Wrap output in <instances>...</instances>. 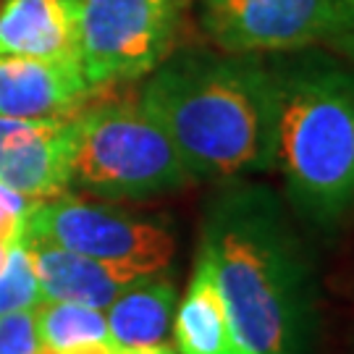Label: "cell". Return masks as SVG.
<instances>
[{"mask_svg": "<svg viewBox=\"0 0 354 354\" xmlns=\"http://www.w3.org/2000/svg\"><path fill=\"white\" fill-rule=\"evenodd\" d=\"M207 254L231 328L250 354H310L315 289L302 244L266 187H228L203 221Z\"/></svg>", "mask_w": 354, "mask_h": 354, "instance_id": "obj_1", "label": "cell"}, {"mask_svg": "<svg viewBox=\"0 0 354 354\" xmlns=\"http://www.w3.org/2000/svg\"><path fill=\"white\" fill-rule=\"evenodd\" d=\"M8 252H11V244L6 239H0V270L6 268V260H8Z\"/></svg>", "mask_w": 354, "mask_h": 354, "instance_id": "obj_21", "label": "cell"}, {"mask_svg": "<svg viewBox=\"0 0 354 354\" xmlns=\"http://www.w3.org/2000/svg\"><path fill=\"white\" fill-rule=\"evenodd\" d=\"M192 0H79L82 71L92 89L137 82L176 50Z\"/></svg>", "mask_w": 354, "mask_h": 354, "instance_id": "obj_5", "label": "cell"}, {"mask_svg": "<svg viewBox=\"0 0 354 354\" xmlns=\"http://www.w3.org/2000/svg\"><path fill=\"white\" fill-rule=\"evenodd\" d=\"M121 354H178L171 344H152V346H140V349H124Z\"/></svg>", "mask_w": 354, "mask_h": 354, "instance_id": "obj_19", "label": "cell"}, {"mask_svg": "<svg viewBox=\"0 0 354 354\" xmlns=\"http://www.w3.org/2000/svg\"><path fill=\"white\" fill-rule=\"evenodd\" d=\"M0 203L3 205H11V207H19V210H32L37 203H32V200H26V197H21V194H16V192H11L8 187H3L0 184Z\"/></svg>", "mask_w": 354, "mask_h": 354, "instance_id": "obj_18", "label": "cell"}, {"mask_svg": "<svg viewBox=\"0 0 354 354\" xmlns=\"http://www.w3.org/2000/svg\"><path fill=\"white\" fill-rule=\"evenodd\" d=\"M270 66L276 82V145L286 197L317 226L354 205V68L315 48Z\"/></svg>", "mask_w": 354, "mask_h": 354, "instance_id": "obj_3", "label": "cell"}, {"mask_svg": "<svg viewBox=\"0 0 354 354\" xmlns=\"http://www.w3.org/2000/svg\"><path fill=\"white\" fill-rule=\"evenodd\" d=\"M39 354H121V349L108 339V342L82 344V346H71V349H45V346H39Z\"/></svg>", "mask_w": 354, "mask_h": 354, "instance_id": "obj_17", "label": "cell"}, {"mask_svg": "<svg viewBox=\"0 0 354 354\" xmlns=\"http://www.w3.org/2000/svg\"><path fill=\"white\" fill-rule=\"evenodd\" d=\"M95 92L79 64L0 55V118H68Z\"/></svg>", "mask_w": 354, "mask_h": 354, "instance_id": "obj_9", "label": "cell"}, {"mask_svg": "<svg viewBox=\"0 0 354 354\" xmlns=\"http://www.w3.org/2000/svg\"><path fill=\"white\" fill-rule=\"evenodd\" d=\"M174 339L178 354H250L231 328L213 266L203 250L197 252L187 297L176 310Z\"/></svg>", "mask_w": 354, "mask_h": 354, "instance_id": "obj_12", "label": "cell"}, {"mask_svg": "<svg viewBox=\"0 0 354 354\" xmlns=\"http://www.w3.org/2000/svg\"><path fill=\"white\" fill-rule=\"evenodd\" d=\"M176 313V283L152 273L134 281L108 307V339L124 349L163 344Z\"/></svg>", "mask_w": 354, "mask_h": 354, "instance_id": "obj_13", "label": "cell"}, {"mask_svg": "<svg viewBox=\"0 0 354 354\" xmlns=\"http://www.w3.org/2000/svg\"><path fill=\"white\" fill-rule=\"evenodd\" d=\"M95 95L76 113L71 184L115 203H140L189 187L194 178L174 142L137 97L95 100Z\"/></svg>", "mask_w": 354, "mask_h": 354, "instance_id": "obj_4", "label": "cell"}, {"mask_svg": "<svg viewBox=\"0 0 354 354\" xmlns=\"http://www.w3.org/2000/svg\"><path fill=\"white\" fill-rule=\"evenodd\" d=\"M42 299L35 260L24 241L11 244L6 268L0 270V315L16 310H35Z\"/></svg>", "mask_w": 354, "mask_h": 354, "instance_id": "obj_15", "label": "cell"}, {"mask_svg": "<svg viewBox=\"0 0 354 354\" xmlns=\"http://www.w3.org/2000/svg\"><path fill=\"white\" fill-rule=\"evenodd\" d=\"M0 354H39L35 310H16L0 315Z\"/></svg>", "mask_w": 354, "mask_h": 354, "instance_id": "obj_16", "label": "cell"}, {"mask_svg": "<svg viewBox=\"0 0 354 354\" xmlns=\"http://www.w3.org/2000/svg\"><path fill=\"white\" fill-rule=\"evenodd\" d=\"M0 55L82 66L79 0H3Z\"/></svg>", "mask_w": 354, "mask_h": 354, "instance_id": "obj_10", "label": "cell"}, {"mask_svg": "<svg viewBox=\"0 0 354 354\" xmlns=\"http://www.w3.org/2000/svg\"><path fill=\"white\" fill-rule=\"evenodd\" d=\"M24 244L35 260L42 299L76 302L102 313L134 281L145 279V273L134 268L102 263L87 254L64 250L50 241H24Z\"/></svg>", "mask_w": 354, "mask_h": 354, "instance_id": "obj_11", "label": "cell"}, {"mask_svg": "<svg viewBox=\"0 0 354 354\" xmlns=\"http://www.w3.org/2000/svg\"><path fill=\"white\" fill-rule=\"evenodd\" d=\"M76 152V115L0 118V184L32 203L66 194Z\"/></svg>", "mask_w": 354, "mask_h": 354, "instance_id": "obj_8", "label": "cell"}, {"mask_svg": "<svg viewBox=\"0 0 354 354\" xmlns=\"http://www.w3.org/2000/svg\"><path fill=\"white\" fill-rule=\"evenodd\" d=\"M24 241H50L145 276L165 270L176 252V239L160 221L66 194L37 203L26 213Z\"/></svg>", "mask_w": 354, "mask_h": 354, "instance_id": "obj_6", "label": "cell"}, {"mask_svg": "<svg viewBox=\"0 0 354 354\" xmlns=\"http://www.w3.org/2000/svg\"><path fill=\"white\" fill-rule=\"evenodd\" d=\"M336 6L342 8V13L346 16V24H349V35H352V55L354 58V0H336Z\"/></svg>", "mask_w": 354, "mask_h": 354, "instance_id": "obj_20", "label": "cell"}, {"mask_svg": "<svg viewBox=\"0 0 354 354\" xmlns=\"http://www.w3.org/2000/svg\"><path fill=\"white\" fill-rule=\"evenodd\" d=\"M137 100L174 142L194 181L273 168L276 82L257 55L174 50L147 74Z\"/></svg>", "mask_w": 354, "mask_h": 354, "instance_id": "obj_2", "label": "cell"}, {"mask_svg": "<svg viewBox=\"0 0 354 354\" xmlns=\"http://www.w3.org/2000/svg\"><path fill=\"white\" fill-rule=\"evenodd\" d=\"M197 19L223 53L281 55L323 42L352 53L349 24L336 0H197Z\"/></svg>", "mask_w": 354, "mask_h": 354, "instance_id": "obj_7", "label": "cell"}, {"mask_svg": "<svg viewBox=\"0 0 354 354\" xmlns=\"http://www.w3.org/2000/svg\"><path fill=\"white\" fill-rule=\"evenodd\" d=\"M39 346L45 349H71L82 344L108 342V323L100 310L76 302L39 299L35 307Z\"/></svg>", "mask_w": 354, "mask_h": 354, "instance_id": "obj_14", "label": "cell"}]
</instances>
